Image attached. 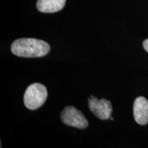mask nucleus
<instances>
[{
	"instance_id": "f257e3e1",
	"label": "nucleus",
	"mask_w": 148,
	"mask_h": 148,
	"mask_svg": "<svg viewBox=\"0 0 148 148\" xmlns=\"http://www.w3.org/2000/svg\"><path fill=\"white\" fill-rule=\"evenodd\" d=\"M50 46L47 42L36 38H23L15 40L11 45L13 54L24 58H38L47 55Z\"/></svg>"
},
{
	"instance_id": "f03ea898",
	"label": "nucleus",
	"mask_w": 148,
	"mask_h": 148,
	"mask_svg": "<svg viewBox=\"0 0 148 148\" xmlns=\"http://www.w3.org/2000/svg\"><path fill=\"white\" fill-rule=\"evenodd\" d=\"M47 98V90L43 84L34 83L24 93V104L29 110H36L42 106Z\"/></svg>"
},
{
	"instance_id": "7ed1b4c3",
	"label": "nucleus",
	"mask_w": 148,
	"mask_h": 148,
	"mask_svg": "<svg viewBox=\"0 0 148 148\" xmlns=\"http://www.w3.org/2000/svg\"><path fill=\"white\" fill-rule=\"evenodd\" d=\"M60 119L65 125L79 129L86 128L88 125V120L83 114L82 111L78 110L71 106L64 108L61 112Z\"/></svg>"
},
{
	"instance_id": "20e7f679",
	"label": "nucleus",
	"mask_w": 148,
	"mask_h": 148,
	"mask_svg": "<svg viewBox=\"0 0 148 148\" xmlns=\"http://www.w3.org/2000/svg\"><path fill=\"white\" fill-rule=\"evenodd\" d=\"M88 107L98 119L106 120L110 118L112 111V104L110 101L104 98L98 99L97 97L90 95V98H88Z\"/></svg>"
},
{
	"instance_id": "39448f33",
	"label": "nucleus",
	"mask_w": 148,
	"mask_h": 148,
	"mask_svg": "<svg viewBox=\"0 0 148 148\" xmlns=\"http://www.w3.org/2000/svg\"><path fill=\"white\" fill-rule=\"evenodd\" d=\"M133 114L135 121L140 125L148 123V101L143 97H138L134 100Z\"/></svg>"
},
{
	"instance_id": "423d86ee",
	"label": "nucleus",
	"mask_w": 148,
	"mask_h": 148,
	"mask_svg": "<svg viewBox=\"0 0 148 148\" xmlns=\"http://www.w3.org/2000/svg\"><path fill=\"white\" fill-rule=\"evenodd\" d=\"M66 0H38L37 9L44 13H53L62 10L65 5Z\"/></svg>"
},
{
	"instance_id": "0eeeda50",
	"label": "nucleus",
	"mask_w": 148,
	"mask_h": 148,
	"mask_svg": "<svg viewBox=\"0 0 148 148\" xmlns=\"http://www.w3.org/2000/svg\"><path fill=\"white\" fill-rule=\"evenodd\" d=\"M143 48L145 49V50L148 52V39H145L143 42Z\"/></svg>"
}]
</instances>
